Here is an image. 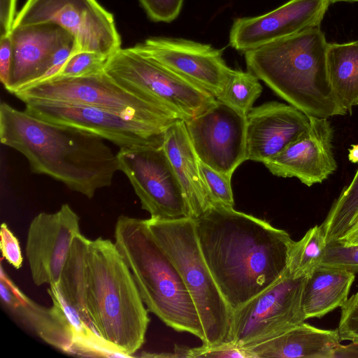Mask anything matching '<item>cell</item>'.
Listing matches in <instances>:
<instances>
[{
	"instance_id": "obj_1",
	"label": "cell",
	"mask_w": 358,
	"mask_h": 358,
	"mask_svg": "<svg viewBox=\"0 0 358 358\" xmlns=\"http://www.w3.org/2000/svg\"><path fill=\"white\" fill-rule=\"evenodd\" d=\"M194 220L201 252L232 311L286 271L294 242L286 231L218 205Z\"/></svg>"
},
{
	"instance_id": "obj_2",
	"label": "cell",
	"mask_w": 358,
	"mask_h": 358,
	"mask_svg": "<svg viewBox=\"0 0 358 358\" xmlns=\"http://www.w3.org/2000/svg\"><path fill=\"white\" fill-rule=\"evenodd\" d=\"M0 139L24 156L33 173L50 176L88 199L110 186L119 171L117 155L104 139L42 120L4 102L0 105Z\"/></svg>"
},
{
	"instance_id": "obj_3",
	"label": "cell",
	"mask_w": 358,
	"mask_h": 358,
	"mask_svg": "<svg viewBox=\"0 0 358 358\" xmlns=\"http://www.w3.org/2000/svg\"><path fill=\"white\" fill-rule=\"evenodd\" d=\"M328 43L319 27L244 52L248 70L309 117L347 113L338 103L327 70Z\"/></svg>"
},
{
	"instance_id": "obj_4",
	"label": "cell",
	"mask_w": 358,
	"mask_h": 358,
	"mask_svg": "<svg viewBox=\"0 0 358 358\" xmlns=\"http://www.w3.org/2000/svg\"><path fill=\"white\" fill-rule=\"evenodd\" d=\"M87 302L96 333L122 357L143 345L150 322L133 276L115 242L90 240L87 257Z\"/></svg>"
},
{
	"instance_id": "obj_5",
	"label": "cell",
	"mask_w": 358,
	"mask_h": 358,
	"mask_svg": "<svg viewBox=\"0 0 358 358\" xmlns=\"http://www.w3.org/2000/svg\"><path fill=\"white\" fill-rule=\"evenodd\" d=\"M114 238L148 310L175 331L191 334L203 343L204 332L195 305L147 220L119 216Z\"/></svg>"
},
{
	"instance_id": "obj_6",
	"label": "cell",
	"mask_w": 358,
	"mask_h": 358,
	"mask_svg": "<svg viewBox=\"0 0 358 358\" xmlns=\"http://www.w3.org/2000/svg\"><path fill=\"white\" fill-rule=\"evenodd\" d=\"M146 220L152 235L180 273L195 305L205 336L203 345L214 346L226 342L232 310L201 252L195 220Z\"/></svg>"
},
{
	"instance_id": "obj_7",
	"label": "cell",
	"mask_w": 358,
	"mask_h": 358,
	"mask_svg": "<svg viewBox=\"0 0 358 358\" xmlns=\"http://www.w3.org/2000/svg\"><path fill=\"white\" fill-rule=\"evenodd\" d=\"M13 94L23 102L41 99L97 107L164 130L181 119L152 96L123 87L105 71L85 77L52 79Z\"/></svg>"
},
{
	"instance_id": "obj_8",
	"label": "cell",
	"mask_w": 358,
	"mask_h": 358,
	"mask_svg": "<svg viewBox=\"0 0 358 358\" xmlns=\"http://www.w3.org/2000/svg\"><path fill=\"white\" fill-rule=\"evenodd\" d=\"M306 278H294L286 270L274 283L234 310L226 342L248 349L303 323Z\"/></svg>"
},
{
	"instance_id": "obj_9",
	"label": "cell",
	"mask_w": 358,
	"mask_h": 358,
	"mask_svg": "<svg viewBox=\"0 0 358 358\" xmlns=\"http://www.w3.org/2000/svg\"><path fill=\"white\" fill-rule=\"evenodd\" d=\"M105 72L131 91L148 94L184 121L199 115L215 101L210 93L141 55L120 48L108 59Z\"/></svg>"
},
{
	"instance_id": "obj_10",
	"label": "cell",
	"mask_w": 358,
	"mask_h": 358,
	"mask_svg": "<svg viewBox=\"0 0 358 358\" xmlns=\"http://www.w3.org/2000/svg\"><path fill=\"white\" fill-rule=\"evenodd\" d=\"M52 22L68 31L78 50L110 57L121 48L113 14L96 0H27L13 26Z\"/></svg>"
},
{
	"instance_id": "obj_11",
	"label": "cell",
	"mask_w": 358,
	"mask_h": 358,
	"mask_svg": "<svg viewBox=\"0 0 358 358\" xmlns=\"http://www.w3.org/2000/svg\"><path fill=\"white\" fill-rule=\"evenodd\" d=\"M116 155L119 171L150 218L189 217L182 187L162 145L121 148Z\"/></svg>"
},
{
	"instance_id": "obj_12",
	"label": "cell",
	"mask_w": 358,
	"mask_h": 358,
	"mask_svg": "<svg viewBox=\"0 0 358 358\" xmlns=\"http://www.w3.org/2000/svg\"><path fill=\"white\" fill-rule=\"evenodd\" d=\"M24 110L42 120L82 130L121 148L162 145L166 130L107 110L49 100L24 101Z\"/></svg>"
},
{
	"instance_id": "obj_13",
	"label": "cell",
	"mask_w": 358,
	"mask_h": 358,
	"mask_svg": "<svg viewBox=\"0 0 358 358\" xmlns=\"http://www.w3.org/2000/svg\"><path fill=\"white\" fill-rule=\"evenodd\" d=\"M13 64L6 90L11 94L53 78L75 51V38L52 22L13 27Z\"/></svg>"
},
{
	"instance_id": "obj_14",
	"label": "cell",
	"mask_w": 358,
	"mask_h": 358,
	"mask_svg": "<svg viewBox=\"0 0 358 358\" xmlns=\"http://www.w3.org/2000/svg\"><path fill=\"white\" fill-rule=\"evenodd\" d=\"M247 115L217 99L185 122L199 160L229 177L247 160Z\"/></svg>"
},
{
	"instance_id": "obj_15",
	"label": "cell",
	"mask_w": 358,
	"mask_h": 358,
	"mask_svg": "<svg viewBox=\"0 0 358 358\" xmlns=\"http://www.w3.org/2000/svg\"><path fill=\"white\" fill-rule=\"evenodd\" d=\"M132 48L215 98L232 71L224 60L222 51L208 44L180 38L152 37Z\"/></svg>"
},
{
	"instance_id": "obj_16",
	"label": "cell",
	"mask_w": 358,
	"mask_h": 358,
	"mask_svg": "<svg viewBox=\"0 0 358 358\" xmlns=\"http://www.w3.org/2000/svg\"><path fill=\"white\" fill-rule=\"evenodd\" d=\"M78 233L80 217L67 203L55 213L41 212L32 219L25 253L36 286L58 282L73 238Z\"/></svg>"
},
{
	"instance_id": "obj_17",
	"label": "cell",
	"mask_w": 358,
	"mask_h": 358,
	"mask_svg": "<svg viewBox=\"0 0 358 358\" xmlns=\"http://www.w3.org/2000/svg\"><path fill=\"white\" fill-rule=\"evenodd\" d=\"M329 4V0H290L264 15L236 18L229 32V44L245 52L319 27Z\"/></svg>"
},
{
	"instance_id": "obj_18",
	"label": "cell",
	"mask_w": 358,
	"mask_h": 358,
	"mask_svg": "<svg viewBox=\"0 0 358 358\" xmlns=\"http://www.w3.org/2000/svg\"><path fill=\"white\" fill-rule=\"evenodd\" d=\"M334 131L328 118L310 117L307 130L264 164L273 175L296 178L308 187L322 183L337 169Z\"/></svg>"
},
{
	"instance_id": "obj_19",
	"label": "cell",
	"mask_w": 358,
	"mask_h": 358,
	"mask_svg": "<svg viewBox=\"0 0 358 358\" xmlns=\"http://www.w3.org/2000/svg\"><path fill=\"white\" fill-rule=\"evenodd\" d=\"M246 117L247 160L263 164L279 155L310 125L309 116L277 101L252 108Z\"/></svg>"
},
{
	"instance_id": "obj_20",
	"label": "cell",
	"mask_w": 358,
	"mask_h": 358,
	"mask_svg": "<svg viewBox=\"0 0 358 358\" xmlns=\"http://www.w3.org/2000/svg\"><path fill=\"white\" fill-rule=\"evenodd\" d=\"M0 293L2 303L24 326L43 341L60 351L78 355L75 330L62 310L55 303L42 306L27 296L1 266Z\"/></svg>"
},
{
	"instance_id": "obj_21",
	"label": "cell",
	"mask_w": 358,
	"mask_h": 358,
	"mask_svg": "<svg viewBox=\"0 0 358 358\" xmlns=\"http://www.w3.org/2000/svg\"><path fill=\"white\" fill-rule=\"evenodd\" d=\"M162 146L182 187L189 217L196 219L211 203L201 177L200 160L183 120H178L169 127L164 134Z\"/></svg>"
},
{
	"instance_id": "obj_22",
	"label": "cell",
	"mask_w": 358,
	"mask_h": 358,
	"mask_svg": "<svg viewBox=\"0 0 358 358\" xmlns=\"http://www.w3.org/2000/svg\"><path fill=\"white\" fill-rule=\"evenodd\" d=\"M90 241L81 233L75 236L59 280L56 285H50L48 293L71 321L83 322L96 331L87 302V257Z\"/></svg>"
},
{
	"instance_id": "obj_23",
	"label": "cell",
	"mask_w": 358,
	"mask_h": 358,
	"mask_svg": "<svg viewBox=\"0 0 358 358\" xmlns=\"http://www.w3.org/2000/svg\"><path fill=\"white\" fill-rule=\"evenodd\" d=\"M340 341L338 329H322L303 322L248 350L254 358H334Z\"/></svg>"
},
{
	"instance_id": "obj_24",
	"label": "cell",
	"mask_w": 358,
	"mask_h": 358,
	"mask_svg": "<svg viewBox=\"0 0 358 358\" xmlns=\"http://www.w3.org/2000/svg\"><path fill=\"white\" fill-rule=\"evenodd\" d=\"M355 278V273L345 270L318 266L304 284L302 307L306 319L322 317L341 307Z\"/></svg>"
},
{
	"instance_id": "obj_25",
	"label": "cell",
	"mask_w": 358,
	"mask_h": 358,
	"mask_svg": "<svg viewBox=\"0 0 358 358\" xmlns=\"http://www.w3.org/2000/svg\"><path fill=\"white\" fill-rule=\"evenodd\" d=\"M326 62L334 94L345 113L351 115L358 106V41L328 43Z\"/></svg>"
},
{
	"instance_id": "obj_26",
	"label": "cell",
	"mask_w": 358,
	"mask_h": 358,
	"mask_svg": "<svg viewBox=\"0 0 358 358\" xmlns=\"http://www.w3.org/2000/svg\"><path fill=\"white\" fill-rule=\"evenodd\" d=\"M327 241L321 225L310 228L301 239L294 241L287 271L294 278L309 276L322 263Z\"/></svg>"
},
{
	"instance_id": "obj_27",
	"label": "cell",
	"mask_w": 358,
	"mask_h": 358,
	"mask_svg": "<svg viewBox=\"0 0 358 358\" xmlns=\"http://www.w3.org/2000/svg\"><path fill=\"white\" fill-rule=\"evenodd\" d=\"M358 209V169L351 181L333 203L321 224L327 243L338 241L345 233L348 224Z\"/></svg>"
},
{
	"instance_id": "obj_28",
	"label": "cell",
	"mask_w": 358,
	"mask_h": 358,
	"mask_svg": "<svg viewBox=\"0 0 358 358\" xmlns=\"http://www.w3.org/2000/svg\"><path fill=\"white\" fill-rule=\"evenodd\" d=\"M259 80L249 71L232 69L216 99L247 115L262 92Z\"/></svg>"
},
{
	"instance_id": "obj_29",
	"label": "cell",
	"mask_w": 358,
	"mask_h": 358,
	"mask_svg": "<svg viewBox=\"0 0 358 358\" xmlns=\"http://www.w3.org/2000/svg\"><path fill=\"white\" fill-rule=\"evenodd\" d=\"M108 58L93 51H75L52 79L80 78L99 73L104 71Z\"/></svg>"
},
{
	"instance_id": "obj_30",
	"label": "cell",
	"mask_w": 358,
	"mask_h": 358,
	"mask_svg": "<svg viewBox=\"0 0 358 358\" xmlns=\"http://www.w3.org/2000/svg\"><path fill=\"white\" fill-rule=\"evenodd\" d=\"M199 167L211 206L234 207L231 178L215 171L201 161Z\"/></svg>"
},
{
	"instance_id": "obj_31",
	"label": "cell",
	"mask_w": 358,
	"mask_h": 358,
	"mask_svg": "<svg viewBox=\"0 0 358 358\" xmlns=\"http://www.w3.org/2000/svg\"><path fill=\"white\" fill-rule=\"evenodd\" d=\"M320 266L358 273V245H345L338 241L327 243Z\"/></svg>"
},
{
	"instance_id": "obj_32",
	"label": "cell",
	"mask_w": 358,
	"mask_h": 358,
	"mask_svg": "<svg viewBox=\"0 0 358 358\" xmlns=\"http://www.w3.org/2000/svg\"><path fill=\"white\" fill-rule=\"evenodd\" d=\"M341 308V315L337 329L340 339L358 344V292L348 299Z\"/></svg>"
},
{
	"instance_id": "obj_33",
	"label": "cell",
	"mask_w": 358,
	"mask_h": 358,
	"mask_svg": "<svg viewBox=\"0 0 358 358\" xmlns=\"http://www.w3.org/2000/svg\"><path fill=\"white\" fill-rule=\"evenodd\" d=\"M187 357L254 358V356L248 349L241 348L229 342H224L214 346H207L202 344L200 347L188 348Z\"/></svg>"
},
{
	"instance_id": "obj_34",
	"label": "cell",
	"mask_w": 358,
	"mask_h": 358,
	"mask_svg": "<svg viewBox=\"0 0 358 358\" xmlns=\"http://www.w3.org/2000/svg\"><path fill=\"white\" fill-rule=\"evenodd\" d=\"M154 22H171L179 15L184 0H138Z\"/></svg>"
},
{
	"instance_id": "obj_35",
	"label": "cell",
	"mask_w": 358,
	"mask_h": 358,
	"mask_svg": "<svg viewBox=\"0 0 358 358\" xmlns=\"http://www.w3.org/2000/svg\"><path fill=\"white\" fill-rule=\"evenodd\" d=\"M0 236V248L3 257L15 268H20L23 257L19 241L4 222L1 226Z\"/></svg>"
},
{
	"instance_id": "obj_36",
	"label": "cell",
	"mask_w": 358,
	"mask_h": 358,
	"mask_svg": "<svg viewBox=\"0 0 358 358\" xmlns=\"http://www.w3.org/2000/svg\"><path fill=\"white\" fill-rule=\"evenodd\" d=\"M12 64L13 45L9 34L0 38V80L5 89L9 84Z\"/></svg>"
},
{
	"instance_id": "obj_37",
	"label": "cell",
	"mask_w": 358,
	"mask_h": 358,
	"mask_svg": "<svg viewBox=\"0 0 358 358\" xmlns=\"http://www.w3.org/2000/svg\"><path fill=\"white\" fill-rule=\"evenodd\" d=\"M17 0H0V34L8 35L16 17Z\"/></svg>"
},
{
	"instance_id": "obj_38",
	"label": "cell",
	"mask_w": 358,
	"mask_h": 358,
	"mask_svg": "<svg viewBox=\"0 0 358 358\" xmlns=\"http://www.w3.org/2000/svg\"><path fill=\"white\" fill-rule=\"evenodd\" d=\"M336 241L345 245H358V209L351 218L343 235Z\"/></svg>"
},
{
	"instance_id": "obj_39",
	"label": "cell",
	"mask_w": 358,
	"mask_h": 358,
	"mask_svg": "<svg viewBox=\"0 0 358 358\" xmlns=\"http://www.w3.org/2000/svg\"><path fill=\"white\" fill-rule=\"evenodd\" d=\"M355 357H358V344L352 343L348 345L340 344L335 350L334 358Z\"/></svg>"
},
{
	"instance_id": "obj_40",
	"label": "cell",
	"mask_w": 358,
	"mask_h": 358,
	"mask_svg": "<svg viewBox=\"0 0 358 358\" xmlns=\"http://www.w3.org/2000/svg\"><path fill=\"white\" fill-rule=\"evenodd\" d=\"M348 159L352 163H358V144L352 145L349 149Z\"/></svg>"
},
{
	"instance_id": "obj_41",
	"label": "cell",
	"mask_w": 358,
	"mask_h": 358,
	"mask_svg": "<svg viewBox=\"0 0 358 358\" xmlns=\"http://www.w3.org/2000/svg\"><path fill=\"white\" fill-rule=\"evenodd\" d=\"M330 3H334L339 1H346V2H358V0H329Z\"/></svg>"
}]
</instances>
